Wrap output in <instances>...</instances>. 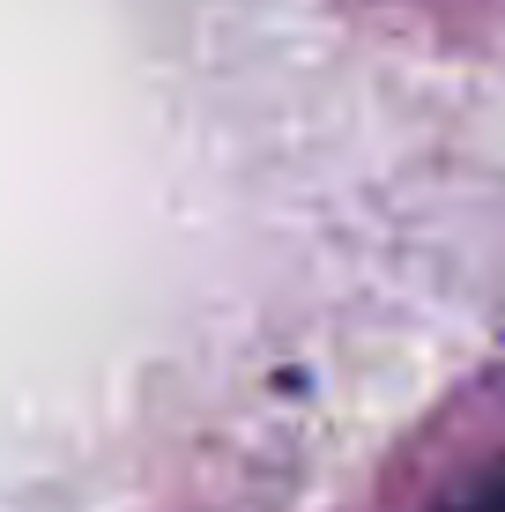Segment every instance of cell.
Masks as SVG:
<instances>
[{"instance_id": "obj_1", "label": "cell", "mask_w": 505, "mask_h": 512, "mask_svg": "<svg viewBox=\"0 0 505 512\" xmlns=\"http://www.w3.org/2000/svg\"><path fill=\"white\" fill-rule=\"evenodd\" d=\"M431 512H505V461H491L483 475H468L461 490H446Z\"/></svg>"}]
</instances>
